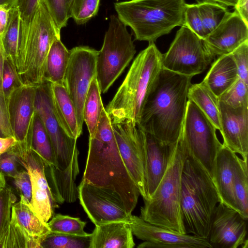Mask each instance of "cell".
I'll return each mask as SVG.
<instances>
[{
    "mask_svg": "<svg viewBox=\"0 0 248 248\" xmlns=\"http://www.w3.org/2000/svg\"><path fill=\"white\" fill-rule=\"evenodd\" d=\"M17 157L20 164L24 167L30 175L32 187L30 203L32 208L43 221L47 223L58 206L48 186L45 174V163L32 149Z\"/></svg>",
    "mask_w": 248,
    "mask_h": 248,
    "instance_id": "e0dca14e",
    "label": "cell"
},
{
    "mask_svg": "<svg viewBox=\"0 0 248 248\" xmlns=\"http://www.w3.org/2000/svg\"><path fill=\"white\" fill-rule=\"evenodd\" d=\"M185 0H129L114 3L119 19L139 41L155 42L184 24Z\"/></svg>",
    "mask_w": 248,
    "mask_h": 248,
    "instance_id": "8992f818",
    "label": "cell"
},
{
    "mask_svg": "<svg viewBox=\"0 0 248 248\" xmlns=\"http://www.w3.org/2000/svg\"><path fill=\"white\" fill-rule=\"evenodd\" d=\"M135 243L126 221H114L95 226L91 233L89 248H133Z\"/></svg>",
    "mask_w": 248,
    "mask_h": 248,
    "instance_id": "cb8c5ba5",
    "label": "cell"
},
{
    "mask_svg": "<svg viewBox=\"0 0 248 248\" xmlns=\"http://www.w3.org/2000/svg\"><path fill=\"white\" fill-rule=\"evenodd\" d=\"M219 202L212 179L188 154L182 170L180 196L186 233L207 239L212 216Z\"/></svg>",
    "mask_w": 248,
    "mask_h": 248,
    "instance_id": "5b68a950",
    "label": "cell"
},
{
    "mask_svg": "<svg viewBox=\"0 0 248 248\" xmlns=\"http://www.w3.org/2000/svg\"><path fill=\"white\" fill-rule=\"evenodd\" d=\"M136 52L132 36L126 26L117 16L111 15L96 59V77L101 93L108 91Z\"/></svg>",
    "mask_w": 248,
    "mask_h": 248,
    "instance_id": "ba28073f",
    "label": "cell"
},
{
    "mask_svg": "<svg viewBox=\"0 0 248 248\" xmlns=\"http://www.w3.org/2000/svg\"><path fill=\"white\" fill-rule=\"evenodd\" d=\"M79 154L73 157L71 163L61 170L54 165H45V174L55 202L58 204L72 203L78 198V188L75 182L79 169Z\"/></svg>",
    "mask_w": 248,
    "mask_h": 248,
    "instance_id": "603a6c76",
    "label": "cell"
},
{
    "mask_svg": "<svg viewBox=\"0 0 248 248\" xmlns=\"http://www.w3.org/2000/svg\"><path fill=\"white\" fill-rule=\"evenodd\" d=\"M16 201L11 188L5 186L0 188V241L10 224L12 206Z\"/></svg>",
    "mask_w": 248,
    "mask_h": 248,
    "instance_id": "ab89813d",
    "label": "cell"
},
{
    "mask_svg": "<svg viewBox=\"0 0 248 248\" xmlns=\"http://www.w3.org/2000/svg\"><path fill=\"white\" fill-rule=\"evenodd\" d=\"M214 59L203 39L182 26L167 52L162 55V66L169 71L192 78L202 73Z\"/></svg>",
    "mask_w": 248,
    "mask_h": 248,
    "instance_id": "30bf717a",
    "label": "cell"
},
{
    "mask_svg": "<svg viewBox=\"0 0 248 248\" xmlns=\"http://www.w3.org/2000/svg\"><path fill=\"white\" fill-rule=\"evenodd\" d=\"M70 52L61 38L56 39L49 50L46 64L45 80L63 85V79L68 64Z\"/></svg>",
    "mask_w": 248,
    "mask_h": 248,
    "instance_id": "83f0119b",
    "label": "cell"
},
{
    "mask_svg": "<svg viewBox=\"0 0 248 248\" xmlns=\"http://www.w3.org/2000/svg\"><path fill=\"white\" fill-rule=\"evenodd\" d=\"M4 59H5L4 54L3 50V49L2 47V46H1L0 51V92H3L2 84V77H3V65H4Z\"/></svg>",
    "mask_w": 248,
    "mask_h": 248,
    "instance_id": "db71d44e",
    "label": "cell"
},
{
    "mask_svg": "<svg viewBox=\"0 0 248 248\" xmlns=\"http://www.w3.org/2000/svg\"><path fill=\"white\" fill-rule=\"evenodd\" d=\"M20 17L17 6L15 4L9 11L8 21L5 30L0 37L5 58L11 61L16 66L19 41Z\"/></svg>",
    "mask_w": 248,
    "mask_h": 248,
    "instance_id": "4dcf8cb0",
    "label": "cell"
},
{
    "mask_svg": "<svg viewBox=\"0 0 248 248\" xmlns=\"http://www.w3.org/2000/svg\"><path fill=\"white\" fill-rule=\"evenodd\" d=\"M69 52L63 85L74 104L78 128L82 133L83 106L91 81L96 77L98 51L88 46H78Z\"/></svg>",
    "mask_w": 248,
    "mask_h": 248,
    "instance_id": "8fae6325",
    "label": "cell"
},
{
    "mask_svg": "<svg viewBox=\"0 0 248 248\" xmlns=\"http://www.w3.org/2000/svg\"><path fill=\"white\" fill-rule=\"evenodd\" d=\"M38 86L22 84L8 96L10 122L16 142L31 140Z\"/></svg>",
    "mask_w": 248,
    "mask_h": 248,
    "instance_id": "ac0fdd59",
    "label": "cell"
},
{
    "mask_svg": "<svg viewBox=\"0 0 248 248\" xmlns=\"http://www.w3.org/2000/svg\"><path fill=\"white\" fill-rule=\"evenodd\" d=\"M35 112L41 119L50 139L56 167L63 170L69 165L74 156L79 154V151L77 146V139L71 138L66 133L56 116L48 81H45L38 86Z\"/></svg>",
    "mask_w": 248,
    "mask_h": 248,
    "instance_id": "7c38bea8",
    "label": "cell"
},
{
    "mask_svg": "<svg viewBox=\"0 0 248 248\" xmlns=\"http://www.w3.org/2000/svg\"><path fill=\"white\" fill-rule=\"evenodd\" d=\"M31 149L42 159L45 165L56 167L55 157L50 139L41 119L36 112L33 124Z\"/></svg>",
    "mask_w": 248,
    "mask_h": 248,
    "instance_id": "d6a6232c",
    "label": "cell"
},
{
    "mask_svg": "<svg viewBox=\"0 0 248 248\" xmlns=\"http://www.w3.org/2000/svg\"><path fill=\"white\" fill-rule=\"evenodd\" d=\"M210 223L207 240L212 248H248L247 219L219 202Z\"/></svg>",
    "mask_w": 248,
    "mask_h": 248,
    "instance_id": "2e32d148",
    "label": "cell"
},
{
    "mask_svg": "<svg viewBox=\"0 0 248 248\" xmlns=\"http://www.w3.org/2000/svg\"><path fill=\"white\" fill-rule=\"evenodd\" d=\"M1 40H0V49H1Z\"/></svg>",
    "mask_w": 248,
    "mask_h": 248,
    "instance_id": "680465c9",
    "label": "cell"
},
{
    "mask_svg": "<svg viewBox=\"0 0 248 248\" xmlns=\"http://www.w3.org/2000/svg\"><path fill=\"white\" fill-rule=\"evenodd\" d=\"M123 161L143 200H147L144 178L143 131L131 121L112 124Z\"/></svg>",
    "mask_w": 248,
    "mask_h": 248,
    "instance_id": "5bb4252c",
    "label": "cell"
},
{
    "mask_svg": "<svg viewBox=\"0 0 248 248\" xmlns=\"http://www.w3.org/2000/svg\"><path fill=\"white\" fill-rule=\"evenodd\" d=\"M162 54L154 42L141 51L112 99L105 108L111 124L138 123L149 90L162 68Z\"/></svg>",
    "mask_w": 248,
    "mask_h": 248,
    "instance_id": "277c9868",
    "label": "cell"
},
{
    "mask_svg": "<svg viewBox=\"0 0 248 248\" xmlns=\"http://www.w3.org/2000/svg\"><path fill=\"white\" fill-rule=\"evenodd\" d=\"M78 198L89 218L95 226L114 222H129L120 196L113 190L87 183L83 179L78 187Z\"/></svg>",
    "mask_w": 248,
    "mask_h": 248,
    "instance_id": "4fadbf2b",
    "label": "cell"
},
{
    "mask_svg": "<svg viewBox=\"0 0 248 248\" xmlns=\"http://www.w3.org/2000/svg\"><path fill=\"white\" fill-rule=\"evenodd\" d=\"M191 78L162 68L145 99L138 126L162 142L175 143L182 133Z\"/></svg>",
    "mask_w": 248,
    "mask_h": 248,
    "instance_id": "6da1fadb",
    "label": "cell"
},
{
    "mask_svg": "<svg viewBox=\"0 0 248 248\" xmlns=\"http://www.w3.org/2000/svg\"><path fill=\"white\" fill-rule=\"evenodd\" d=\"M19 164L18 157L12 147L0 155V172L4 176L13 178L19 171Z\"/></svg>",
    "mask_w": 248,
    "mask_h": 248,
    "instance_id": "bcb514c9",
    "label": "cell"
},
{
    "mask_svg": "<svg viewBox=\"0 0 248 248\" xmlns=\"http://www.w3.org/2000/svg\"><path fill=\"white\" fill-rule=\"evenodd\" d=\"M67 5H68V8L69 16L70 17V9H71L72 3L73 2V0H67Z\"/></svg>",
    "mask_w": 248,
    "mask_h": 248,
    "instance_id": "6f0895ef",
    "label": "cell"
},
{
    "mask_svg": "<svg viewBox=\"0 0 248 248\" xmlns=\"http://www.w3.org/2000/svg\"><path fill=\"white\" fill-rule=\"evenodd\" d=\"M101 90L96 79L91 81L83 106V117L89 132V138H93L96 132L100 116L105 108L102 101Z\"/></svg>",
    "mask_w": 248,
    "mask_h": 248,
    "instance_id": "f546056e",
    "label": "cell"
},
{
    "mask_svg": "<svg viewBox=\"0 0 248 248\" xmlns=\"http://www.w3.org/2000/svg\"><path fill=\"white\" fill-rule=\"evenodd\" d=\"M128 223L133 234L144 241L138 248H212L206 239L152 224L132 214Z\"/></svg>",
    "mask_w": 248,
    "mask_h": 248,
    "instance_id": "9a60e30c",
    "label": "cell"
},
{
    "mask_svg": "<svg viewBox=\"0 0 248 248\" xmlns=\"http://www.w3.org/2000/svg\"><path fill=\"white\" fill-rule=\"evenodd\" d=\"M59 38L61 31L45 0H39L30 18L20 22L16 69L23 84L39 86L45 81L47 56L53 42Z\"/></svg>",
    "mask_w": 248,
    "mask_h": 248,
    "instance_id": "3957f363",
    "label": "cell"
},
{
    "mask_svg": "<svg viewBox=\"0 0 248 248\" xmlns=\"http://www.w3.org/2000/svg\"><path fill=\"white\" fill-rule=\"evenodd\" d=\"M217 128L206 115L191 100H188L181 136L188 154L212 179L217 153L222 144Z\"/></svg>",
    "mask_w": 248,
    "mask_h": 248,
    "instance_id": "9c48e42d",
    "label": "cell"
},
{
    "mask_svg": "<svg viewBox=\"0 0 248 248\" xmlns=\"http://www.w3.org/2000/svg\"><path fill=\"white\" fill-rule=\"evenodd\" d=\"M22 84L15 65L11 61L5 58L2 84L4 94L8 96L14 89Z\"/></svg>",
    "mask_w": 248,
    "mask_h": 248,
    "instance_id": "b9f144b4",
    "label": "cell"
},
{
    "mask_svg": "<svg viewBox=\"0 0 248 248\" xmlns=\"http://www.w3.org/2000/svg\"><path fill=\"white\" fill-rule=\"evenodd\" d=\"M218 98L233 108L248 106V85L238 77Z\"/></svg>",
    "mask_w": 248,
    "mask_h": 248,
    "instance_id": "74e56055",
    "label": "cell"
},
{
    "mask_svg": "<svg viewBox=\"0 0 248 248\" xmlns=\"http://www.w3.org/2000/svg\"><path fill=\"white\" fill-rule=\"evenodd\" d=\"M12 137L14 135L10 122L8 97L3 92H0V137Z\"/></svg>",
    "mask_w": 248,
    "mask_h": 248,
    "instance_id": "f6af8a7d",
    "label": "cell"
},
{
    "mask_svg": "<svg viewBox=\"0 0 248 248\" xmlns=\"http://www.w3.org/2000/svg\"><path fill=\"white\" fill-rule=\"evenodd\" d=\"M238 78L236 65L230 54L219 56L212 64L202 81L218 97Z\"/></svg>",
    "mask_w": 248,
    "mask_h": 248,
    "instance_id": "484cf974",
    "label": "cell"
},
{
    "mask_svg": "<svg viewBox=\"0 0 248 248\" xmlns=\"http://www.w3.org/2000/svg\"><path fill=\"white\" fill-rule=\"evenodd\" d=\"M50 91L53 108L60 125L69 137L77 140L82 133L74 104L64 86L50 82Z\"/></svg>",
    "mask_w": 248,
    "mask_h": 248,
    "instance_id": "d4e9b609",
    "label": "cell"
},
{
    "mask_svg": "<svg viewBox=\"0 0 248 248\" xmlns=\"http://www.w3.org/2000/svg\"><path fill=\"white\" fill-rule=\"evenodd\" d=\"M51 218L47 222L51 232L83 236L90 234L84 231L86 222L79 217L58 214Z\"/></svg>",
    "mask_w": 248,
    "mask_h": 248,
    "instance_id": "d590c367",
    "label": "cell"
},
{
    "mask_svg": "<svg viewBox=\"0 0 248 248\" xmlns=\"http://www.w3.org/2000/svg\"><path fill=\"white\" fill-rule=\"evenodd\" d=\"M20 197V201L12 206L11 217L30 234L43 240L50 232L47 223L35 214L30 202L21 194Z\"/></svg>",
    "mask_w": 248,
    "mask_h": 248,
    "instance_id": "4316f807",
    "label": "cell"
},
{
    "mask_svg": "<svg viewBox=\"0 0 248 248\" xmlns=\"http://www.w3.org/2000/svg\"><path fill=\"white\" fill-rule=\"evenodd\" d=\"M11 7L0 5V37L3 34L8 21Z\"/></svg>",
    "mask_w": 248,
    "mask_h": 248,
    "instance_id": "f907efd6",
    "label": "cell"
},
{
    "mask_svg": "<svg viewBox=\"0 0 248 248\" xmlns=\"http://www.w3.org/2000/svg\"><path fill=\"white\" fill-rule=\"evenodd\" d=\"M239 158L236 153L222 144L216 157L212 178L220 202L237 211L233 183Z\"/></svg>",
    "mask_w": 248,
    "mask_h": 248,
    "instance_id": "7402d4cb",
    "label": "cell"
},
{
    "mask_svg": "<svg viewBox=\"0 0 248 248\" xmlns=\"http://www.w3.org/2000/svg\"><path fill=\"white\" fill-rule=\"evenodd\" d=\"M6 186L5 176L0 172V188Z\"/></svg>",
    "mask_w": 248,
    "mask_h": 248,
    "instance_id": "9f6ffc18",
    "label": "cell"
},
{
    "mask_svg": "<svg viewBox=\"0 0 248 248\" xmlns=\"http://www.w3.org/2000/svg\"><path fill=\"white\" fill-rule=\"evenodd\" d=\"M188 152L181 135L176 143L167 169L151 198L144 201L140 217L173 231L186 233L181 219V176Z\"/></svg>",
    "mask_w": 248,
    "mask_h": 248,
    "instance_id": "52a82bcc",
    "label": "cell"
},
{
    "mask_svg": "<svg viewBox=\"0 0 248 248\" xmlns=\"http://www.w3.org/2000/svg\"><path fill=\"white\" fill-rule=\"evenodd\" d=\"M14 137H0V155L7 152L16 143Z\"/></svg>",
    "mask_w": 248,
    "mask_h": 248,
    "instance_id": "816d5d0a",
    "label": "cell"
},
{
    "mask_svg": "<svg viewBox=\"0 0 248 248\" xmlns=\"http://www.w3.org/2000/svg\"><path fill=\"white\" fill-rule=\"evenodd\" d=\"M183 26L188 28L202 39L205 38V34L198 4L186 3Z\"/></svg>",
    "mask_w": 248,
    "mask_h": 248,
    "instance_id": "60d3db41",
    "label": "cell"
},
{
    "mask_svg": "<svg viewBox=\"0 0 248 248\" xmlns=\"http://www.w3.org/2000/svg\"><path fill=\"white\" fill-rule=\"evenodd\" d=\"M234 196L238 212L248 219V158H239L233 183Z\"/></svg>",
    "mask_w": 248,
    "mask_h": 248,
    "instance_id": "836d02e7",
    "label": "cell"
},
{
    "mask_svg": "<svg viewBox=\"0 0 248 248\" xmlns=\"http://www.w3.org/2000/svg\"><path fill=\"white\" fill-rule=\"evenodd\" d=\"M223 144L242 158L248 155V106L232 108L219 101Z\"/></svg>",
    "mask_w": 248,
    "mask_h": 248,
    "instance_id": "ffe728a7",
    "label": "cell"
},
{
    "mask_svg": "<svg viewBox=\"0 0 248 248\" xmlns=\"http://www.w3.org/2000/svg\"><path fill=\"white\" fill-rule=\"evenodd\" d=\"M176 143H164L143 131L144 178L147 195V200L144 201L151 198L164 175Z\"/></svg>",
    "mask_w": 248,
    "mask_h": 248,
    "instance_id": "44dd1931",
    "label": "cell"
},
{
    "mask_svg": "<svg viewBox=\"0 0 248 248\" xmlns=\"http://www.w3.org/2000/svg\"><path fill=\"white\" fill-rule=\"evenodd\" d=\"M16 1V0H0V5L11 7L15 4Z\"/></svg>",
    "mask_w": 248,
    "mask_h": 248,
    "instance_id": "11a10c76",
    "label": "cell"
},
{
    "mask_svg": "<svg viewBox=\"0 0 248 248\" xmlns=\"http://www.w3.org/2000/svg\"><path fill=\"white\" fill-rule=\"evenodd\" d=\"M198 5L206 37L221 21L228 11L227 8L211 3H200Z\"/></svg>",
    "mask_w": 248,
    "mask_h": 248,
    "instance_id": "8d00e7d4",
    "label": "cell"
},
{
    "mask_svg": "<svg viewBox=\"0 0 248 248\" xmlns=\"http://www.w3.org/2000/svg\"><path fill=\"white\" fill-rule=\"evenodd\" d=\"M100 0H73L70 17L78 25L84 24L96 16Z\"/></svg>",
    "mask_w": 248,
    "mask_h": 248,
    "instance_id": "f35d334b",
    "label": "cell"
},
{
    "mask_svg": "<svg viewBox=\"0 0 248 248\" xmlns=\"http://www.w3.org/2000/svg\"><path fill=\"white\" fill-rule=\"evenodd\" d=\"M236 65L238 77L248 85V40L231 53Z\"/></svg>",
    "mask_w": 248,
    "mask_h": 248,
    "instance_id": "ee69618b",
    "label": "cell"
},
{
    "mask_svg": "<svg viewBox=\"0 0 248 248\" xmlns=\"http://www.w3.org/2000/svg\"><path fill=\"white\" fill-rule=\"evenodd\" d=\"M187 99L193 101L212 122L217 129L220 130V113L218 97L202 81L191 84Z\"/></svg>",
    "mask_w": 248,
    "mask_h": 248,
    "instance_id": "f1b7e54d",
    "label": "cell"
},
{
    "mask_svg": "<svg viewBox=\"0 0 248 248\" xmlns=\"http://www.w3.org/2000/svg\"><path fill=\"white\" fill-rule=\"evenodd\" d=\"M41 238L30 234L11 217L9 226L0 241L2 248H41Z\"/></svg>",
    "mask_w": 248,
    "mask_h": 248,
    "instance_id": "1f68e13d",
    "label": "cell"
},
{
    "mask_svg": "<svg viewBox=\"0 0 248 248\" xmlns=\"http://www.w3.org/2000/svg\"><path fill=\"white\" fill-rule=\"evenodd\" d=\"M198 4L203 3H215L226 8L234 6L237 0H196Z\"/></svg>",
    "mask_w": 248,
    "mask_h": 248,
    "instance_id": "f5cc1de1",
    "label": "cell"
},
{
    "mask_svg": "<svg viewBox=\"0 0 248 248\" xmlns=\"http://www.w3.org/2000/svg\"><path fill=\"white\" fill-rule=\"evenodd\" d=\"M14 184L16 189L29 202L32 196V187L31 179L28 172L25 170H19L13 178Z\"/></svg>",
    "mask_w": 248,
    "mask_h": 248,
    "instance_id": "7dc6e473",
    "label": "cell"
},
{
    "mask_svg": "<svg viewBox=\"0 0 248 248\" xmlns=\"http://www.w3.org/2000/svg\"><path fill=\"white\" fill-rule=\"evenodd\" d=\"M248 40V25L236 11L225 14L218 26L203 39L210 54L228 55Z\"/></svg>",
    "mask_w": 248,
    "mask_h": 248,
    "instance_id": "d6986e66",
    "label": "cell"
},
{
    "mask_svg": "<svg viewBox=\"0 0 248 248\" xmlns=\"http://www.w3.org/2000/svg\"><path fill=\"white\" fill-rule=\"evenodd\" d=\"M234 7L235 11L248 25V0H237Z\"/></svg>",
    "mask_w": 248,
    "mask_h": 248,
    "instance_id": "681fc988",
    "label": "cell"
},
{
    "mask_svg": "<svg viewBox=\"0 0 248 248\" xmlns=\"http://www.w3.org/2000/svg\"><path fill=\"white\" fill-rule=\"evenodd\" d=\"M39 0H16L15 4L18 9L20 20H28L33 14Z\"/></svg>",
    "mask_w": 248,
    "mask_h": 248,
    "instance_id": "c3c4849f",
    "label": "cell"
},
{
    "mask_svg": "<svg viewBox=\"0 0 248 248\" xmlns=\"http://www.w3.org/2000/svg\"><path fill=\"white\" fill-rule=\"evenodd\" d=\"M82 179L94 186L115 192L127 213L131 214L135 209L140 191L121 157L111 122L105 108L94 136L89 138Z\"/></svg>",
    "mask_w": 248,
    "mask_h": 248,
    "instance_id": "7a4b0ae2",
    "label": "cell"
},
{
    "mask_svg": "<svg viewBox=\"0 0 248 248\" xmlns=\"http://www.w3.org/2000/svg\"><path fill=\"white\" fill-rule=\"evenodd\" d=\"M91 233L78 236L50 232L42 240L41 248H89Z\"/></svg>",
    "mask_w": 248,
    "mask_h": 248,
    "instance_id": "e575fe53",
    "label": "cell"
},
{
    "mask_svg": "<svg viewBox=\"0 0 248 248\" xmlns=\"http://www.w3.org/2000/svg\"><path fill=\"white\" fill-rule=\"evenodd\" d=\"M58 29L65 27L70 18L67 0H45Z\"/></svg>",
    "mask_w": 248,
    "mask_h": 248,
    "instance_id": "7bdbcfd3",
    "label": "cell"
}]
</instances>
